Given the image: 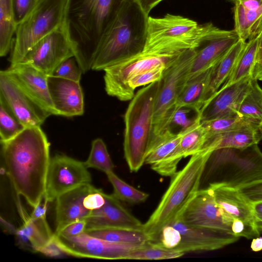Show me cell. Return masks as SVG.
<instances>
[{"mask_svg":"<svg viewBox=\"0 0 262 262\" xmlns=\"http://www.w3.org/2000/svg\"><path fill=\"white\" fill-rule=\"evenodd\" d=\"M1 144L6 173L16 194L34 208L43 199L51 160L45 133L40 127H25Z\"/></svg>","mask_w":262,"mask_h":262,"instance_id":"6da1fadb","label":"cell"},{"mask_svg":"<svg viewBox=\"0 0 262 262\" xmlns=\"http://www.w3.org/2000/svg\"><path fill=\"white\" fill-rule=\"evenodd\" d=\"M125 0H66L62 25L83 73L92 69L100 40Z\"/></svg>","mask_w":262,"mask_h":262,"instance_id":"7a4b0ae2","label":"cell"},{"mask_svg":"<svg viewBox=\"0 0 262 262\" xmlns=\"http://www.w3.org/2000/svg\"><path fill=\"white\" fill-rule=\"evenodd\" d=\"M148 17L137 0H125L100 40L91 70H103L141 52Z\"/></svg>","mask_w":262,"mask_h":262,"instance_id":"3957f363","label":"cell"},{"mask_svg":"<svg viewBox=\"0 0 262 262\" xmlns=\"http://www.w3.org/2000/svg\"><path fill=\"white\" fill-rule=\"evenodd\" d=\"M199 42L198 37L187 36L146 43L141 52L103 70L106 93L121 101L130 100L134 96L128 85L131 78L153 68H167L185 51L197 48Z\"/></svg>","mask_w":262,"mask_h":262,"instance_id":"277c9868","label":"cell"},{"mask_svg":"<svg viewBox=\"0 0 262 262\" xmlns=\"http://www.w3.org/2000/svg\"><path fill=\"white\" fill-rule=\"evenodd\" d=\"M212 152L208 148L202 149L192 155L185 166L171 177L169 185L157 207L144 224L143 229L150 238L181 215L196 195Z\"/></svg>","mask_w":262,"mask_h":262,"instance_id":"5b68a950","label":"cell"},{"mask_svg":"<svg viewBox=\"0 0 262 262\" xmlns=\"http://www.w3.org/2000/svg\"><path fill=\"white\" fill-rule=\"evenodd\" d=\"M161 79L140 89L130 100L124 115V157L131 172L145 163L152 138L155 104Z\"/></svg>","mask_w":262,"mask_h":262,"instance_id":"8992f818","label":"cell"},{"mask_svg":"<svg viewBox=\"0 0 262 262\" xmlns=\"http://www.w3.org/2000/svg\"><path fill=\"white\" fill-rule=\"evenodd\" d=\"M239 237L223 230L187 224L181 215L166 225L150 242L168 249L182 252L212 251L236 242Z\"/></svg>","mask_w":262,"mask_h":262,"instance_id":"52a82bcc","label":"cell"},{"mask_svg":"<svg viewBox=\"0 0 262 262\" xmlns=\"http://www.w3.org/2000/svg\"><path fill=\"white\" fill-rule=\"evenodd\" d=\"M66 3V0H40L17 25L9 59L10 65L21 62L38 41L62 26Z\"/></svg>","mask_w":262,"mask_h":262,"instance_id":"ba28073f","label":"cell"},{"mask_svg":"<svg viewBox=\"0 0 262 262\" xmlns=\"http://www.w3.org/2000/svg\"><path fill=\"white\" fill-rule=\"evenodd\" d=\"M196 48L185 51L164 71L155 104L151 141L166 129L177 108L178 99L189 79Z\"/></svg>","mask_w":262,"mask_h":262,"instance_id":"9c48e42d","label":"cell"},{"mask_svg":"<svg viewBox=\"0 0 262 262\" xmlns=\"http://www.w3.org/2000/svg\"><path fill=\"white\" fill-rule=\"evenodd\" d=\"M214 150L210 157V163L215 165L222 162L229 163L231 169L222 184L237 188L262 180V152L257 144L239 150L227 148Z\"/></svg>","mask_w":262,"mask_h":262,"instance_id":"30bf717a","label":"cell"},{"mask_svg":"<svg viewBox=\"0 0 262 262\" xmlns=\"http://www.w3.org/2000/svg\"><path fill=\"white\" fill-rule=\"evenodd\" d=\"M53 242L62 253L68 255L101 259H125L129 253L141 246L109 242L85 232L73 237L54 234Z\"/></svg>","mask_w":262,"mask_h":262,"instance_id":"8fae6325","label":"cell"},{"mask_svg":"<svg viewBox=\"0 0 262 262\" xmlns=\"http://www.w3.org/2000/svg\"><path fill=\"white\" fill-rule=\"evenodd\" d=\"M84 163L63 155L51 158L44 201L53 202L62 194L81 185L91 183V176Z\"/></svg>","mask_w":262,"mask_h":262,"instance_id":"7c38bea8","label":"cell"},{"mask_svg":"<svg viewBox=\"0 0 262 262\" xmlns=\"http://www.w3.org/2000/svg\"><path fill=\"white\" fill-rule=\"evenodd\" d=\"M0 101L25 127H40L51 116L4 70L0 72Z\"/></svg>","mask_w":262,"mask_h":262,"instance_id":"4fadbf2b","label":"cell"},{"mask_svg":"<svg viewBox=\"0 0 262 262\" xmlns=\"http://www.w3.org/2000/svg\"><path fill=\"white\" fill-rule=\"evenodd\" d=\"M74 56L72 44L61 26L38 41L21 62L49 76L62 62Z\"/></svg>","mask_w":262,"mask_h":262,"instance_id":"5bb4252c","label":"cell"},{"mask_svg":"<svg viewBox=\"0 0 262 262\" xmlns=\"http://www.w3.org/2000/svg\"><path fill=\"white\" fill-rule=\"evenodd\" d=\"M181 215L188 225L232 233L231 226L234 219L217 204L208 188L199 189Z\"/></svg>","mask_w":262,"mask_h":262,"instance_id":"9a60e30c","label":"cell"},{"mask_svg":"<svg viewBox=\"0 0 262 262\" xmlns=\"http://www.w3.org/2000/svg\"><path fill=\"white\" fill-rule=\"evenodd\" d=\"M239 39L234 29L228 31L215 27L203 38L196 48L189 79L214 66Z\"/></svg>","mask_w":262,"mask_h":262,"instance_id":"2e32d148","label":"cell"},{"mask_svg":"<svg viewBox=\"0 0 262 262\" xmlns=\"http://www.w3.org/2000/svg\"><path fill=\"white\" fill-rule=\"evenodd\" d=\"M252 78L251 75L221 88L202 106L201 121L238 114L239 106L251 87Z\"/></svg>","mask_w":262,"mask_h":262,"instance_id":"e0dca14e","label":"cell"},{"mask_svg":"<svg viewBox=\"0 0 262 262\" xmlns=\"http://www.w3.org/2000/svg\"><path fill=\"white\" fill-rule=\"evenodd\" d=\"M4 71L51 115H57L49 93L48 75L24 62L10 65Z\"/></svg>","mask_w":262,"mask_h":262,"instance_id":"ac0fdd59","label":"cell"},{"mask_svg":"<svg viewBox=\"0 0 262 262\" xmlns=\"http://www.w3.org/2000/svg\"><path fill=\"white\" fill-rule=\"evenodd\" d=\"M105 202L86 219L85 231L106 228H124L143 229L144 224L133 215L113 194L105 193Z\"/></svg>","mask_w":262,"mask_h":262,"instance_id":"d6986e66","label":"cell"},{"mask_svg":"<svg viewBox=\"0 0 262 262\" xmlns=\"http://www.w3.org/2000/svg\"><path fill=\"white\" fill-rule=\"evenodd\" d=\"M207 140V133L201 119L183 132L179 143L173 150L161 162L151 165L152 170L164 177H171L177 172L182 158L201 151Z\"/></svg>","mask_w":262,"mask_h":262,"instance_id":"ffe728a7","label":"cell"},{"mask_svg":"<svg viewBox=\"0 0 262 262\" xmlns=\"http://www.w3.org/2000/svg\"><path fill=\"white\" fill-rule=\"evenodd\" d=\"M48 84L57 115L71 117L83 115L84 97L80 82L49 75Z\"/></svg>","mask_w":262,"mask_h":262,"instance_id":"44dd1931","label":"cell"},{"mask_svg":"<svg viewBox=\"0 0 262 262\" xmlns=\"http://www.w3.org/2000/svg\"><path fill=\"white\" fill-rule=\"evenodd\" d=\"M97 189L91 183L85 184L62 194L56 199L55 234L73 222L86 220L92 211L84 207V199Z\"/></svg>","mask_w":262,"mask_h":262,"instance_id":"7402d4cb","label":"cell"},{"mask_svg":"<svg viewBox=\"0 0 262 262\" xmlns=\"http://www.w3.org/2000/svg\"><path fill=\"white\" fill-rule=\"evenodd\" d=\"M205 24L200 25L190 18L167 14L162 17L149 16L146 43L168 38H182L201 31Z\"/></svg>","mask_w":262,"mask_h":262,"instance_id":"603a6c76","label":"cell"},{"mask_svg":"<svg viewBox=\"0 0 262 262\" xmlns=\"http://www.w3.org/2000/svg\"><path fill=\"white\" fill-rule=\"evenodd\" d=\"M208 188L217 204L227 214L233 219L256 226L252 204L236 188L226 186L219 182L211 183Z\"/></svg>","mask_w":262,"mask_h":262,"instance_id":"cb8c5ba5","label":"cell"},{"mask_svg":"<svg viewBox=\"0 0 262 262\" xmlns=\"http://www.w3.org/2000/svg\"><path fill=\"white\" fill-rule=\"evenodd\" d=\"M234 31L239 39L248 41L262 35V0H236Z\"/></svg>","mask_w":262,"mask_h":262,"instance_id":"d4e9b609","label":"cell"},{"mask_svg":"<svg viewBox=\"0 0 262 262\" xmlns=\"http://www.w3.org/2000/svg\"><path fill=\"white\" fill-rule=\"evenodd\" d=\"M19 204L18 209L23 224L16 230L15 233L21 244L29 245L33 251L41 252L53 242L54 233L50 229L46 217L28 216Z\"/></svg>","mask_w":262,"mask_h":262,"instance_id":"484cf974","label":"cell"},{"mask_svg":"<svg viewBox=\"0 0 262 262\" xmlns=\"http://www.w3.org/2000/svg\"><path fill=\"white\" fill-rule=\"evenodd\" d=\"M261 139L260 127L248 126L213 135L207 139L203 148L212 151L224 148L242 150L257 144Z\"/></svg>","mask_w":262,"mask_h":262,"instance_id":"4316f807","label":"cell"},{"mask_svg":"<svg viewBox=\"0 0 262 262\" xmlns=\"http://www.w3.org/2000/svg\"><path fill=\"white\" fill-rule=\"evenodd\" d=\"M246 43L239 39L228 52L212 67L203 105L220 89L231 74Z\"/></svg>","mask_w":262,"mask_h":262,"instance_id":"83f0119b","label":"cell"},{"mask_svg":"<svg viewBox=\"0 0 262 262\" xmlns=\"http://www.w3.org/2000/svg\"><path fill=\"white\" fill-rule=\"evenodd\" d=\"M261 41L262 35H260L247 41L232 73L221 88L228 86L252 75Z\"/></svg>","mask_w":262,"mask_h":262,"instance_id":"f1b7e54d","label":"cell"},{"mask_svg":"<svg viewBox=\"0 0 262 262\" xmlns=\"http://www.w3.org/2000/svg\"><path fill=\"white\" fill-rule=\"evenodd\" d=\"M211 68L189 79L180 94L177 106H188L201 112Z\"/></svg>","mask_w":262,"mask_h":262,"instance_id":"f546056e","label":"cell"},{"mask_svg":"<svg viewBox=\"0 0 262 262\" xmlns=\"http://www.w3.org/2000/svg\"><path fill=\"white\" fill-rule=\"evenodd\" d=\"M89 235L109 242L142 246L150 241L144 229L106 228L85 231Z\"/></svg>","mask_w":262,"mask_h":262,"instance_id":"4dcf8cb0","label":"cell"},{"mask_svg":"<svg viewBox=\"0 0 262 262\" xmlns=\"http://www.w3.org/2000/svg\"><path fill=\"white\" fill-rule=\"evenodd\" d=\"M16 24L13 0H0V56L12 50Z\"/></svg>","mask_w":262,"mask_h":262,"instance_id":"1f68e13d","label":"cell"},{"mask_svg":"<svg viewBox=\"0 0 262 262\" xmlns=\"http://www.w3.org/2000/svg\"><path fill=\"white\" fill-rule=\"evenodd\" d=\"M183 132L174 133L167 129L151 141L145 163L150 165L164 160L176 147Z\"/></svg>","mask_w":262,"mask_h":262,"instance_id":"d6a6232c","label":"cell"},{"mask_svg":"<svg viewBox=\"0 0 262 262\" xmlns=\"http://www.w3.org/2000/svg\"><path fill=\"white\" fill-rule=\"evenodd\" d=\"M201 123L206 131L207 139L221 133L248 126L260 127L262 124L259 121L243 117L238 114L201 121Z\"/></svg>","mask_w":262,"mask_h":262,"instance_id":"836d02e7","label":"cell"},{"mask_svg":"<svg viewBox=\"0 0 262 262\" xmlns=\"http://www.w3.org/2000/svg\"><path fill=\"white\" fill-rule=\"evenodd\" d=\"M257 81L253 77L251 87L244 98L238 114L262 123V89Z\"/></svg>","mask_w":262,"mask_h":262,"instance_id":"e575fe53","label":"cell"},{"mask_svg":"<svg viewBox=\"0 0 262 262\" xmlns=\"http://www.w3.org/2000/svg\"><path fill=\"white\" fill-rule=\"evenodd\" d=\"M114 189V196L120 201L130 204H139L145 202L149 194L126 183L119 178L114 171L106 173Z\"/></svg>","mask_w":262,"mask_h":262,"instance_id":"d590c367","label":"cell"},{"mask_svg":"<svg viewBox=\"0 0 262 262\" xmlns=\"http://www.w3.org/2000/svg\"><path fill=\"white\" fill-rule=\"evenodd\" d=\"M185 253L176 251L159 246L148 242L129 253L125 259L156 260L180 257Z\"/></svg>","mask_w":262,"mask_h":262,"instance_id":"8d00e7d4","label":"cell"},{"mask_svg":"<svg viewBox=\"0 0 262 262\" xmlns=\"http://www.w3.org/2000/svg\"><path fill=\"white\" fill-rule=\"evenodd\" d=\"M84 163L87 168L97 169L105 173L114 171L115 167L106 146L100 138L93 141L89 156Z\"/></svg>","mask_w":262,"mask_h":262,"instance_id":"74e56055","label":"cell"},{"mask_svg":"<svg viewBox=\"0 0 262 262\" xmlns=\"http://www.w3.org/2000/svg\"><path fill=\"white\" fill-rule=\"evenodd\" d=\"M201 119V112L188 106H177L166 129L171 132L178 129V133L183 132Z\"/></svg>","mask_w":262,"mask_h":262,"instance_id":"f35d334b","label":"cell"},{"mask_svg":"<svg viewBox=\"0 0 262 262\" xmlns=\"http://www.w3.org/2000/svg\"><path fill=\"white\" fill-rule=\"evenodd\" d=\"M6 105L0 101V137L1 142L9 140L25 128Z\"/></svg>","mask_w":262,"mask_h":262,"instance_id":"ab89813d","label":"cell"},{"mask_svg":"<svg viewBox=\"0 0 262 262\" xmlns=\"http://www.w3.org/2000/svg\"><path fill=\"white\" fill-rule=\"evenodd\" d=\"M165 69L166 68L163 67L153 68L131 78L128 81L131 93L135 95L134 92L137 88L160 80Z\"/></svg>","mask_w":262,"mask_h":262,"instance_id":"60d3db41","label":"cell"},{"mask_svg":"<svg viewBox=\"0 0 262 262\" xmlns=\"http://www.w3.org/2000/svg\"><path fill=\"white\" fill-rule=\"evenodd\" d=\"M83 73L75 57H72L62 62L51 75L80 82Z\"/></svg>","mask_w":262,"mask_h":262,"instance_id":"b9f144b4","label":"cell"},{"mask_svg":"<svg viewBox=\"0 0 262 262\" xmlns=\"http://www.w3.org/2000/svg\"><path fill=\"white\" fill-rule=\"evenodd\" d=\"M40 0H13L14 18L16 25L34 9Z\"/></svg>","mask_w":262,"mask_h":262,"instance_id":"7bdbcfd3","label":"cell"},{"mask_svg":"<svg viewBox=\"0 0 262 262\" xmlns=\"http://www.w3.org/2000/svg\"><path fill=\"white\" fill-rule=\"evenodd\" d=\"M236 188L251 204L262 201V180Z\"/></svg>","mask_w":262,"mask_h":262,"instance_id":"ee69618b","label":"cell"},{"mask_svg":"<svg viewBox=\"0 0 262 262\" xmlns=\"http://www.w3.org/2000/svg\"><path fill=\"white\" fill-rule=\"evenodd\" d=\"M105 202V193L99 189L88 194L83 200V205L87 209L93 211L102 207Z\"/></svg>","mask_w":262,"mask_h":262,"instance_id":"f6af8a7d","label":"cell"},{"mask_svg":"<svg viewBox=\"0 0 262 262\" xmlns=\"http://www.w3.org/2000/svg\"><path fill=\"white\" fill-rule=\"evenodd\" d=\"M86 222L85 220L73 222L64 227L57 235L64 237L77 236L85 231ZM55 234V233H54Z\"/></svg>","mask_w":262,"mask_h":262,"instance_id":"bcb514c9","label":"cell"},{"mask_svg":"<svg viewBox=\"0 0 262 262\" xmlns=\"http://www.w3.org/2000/svg\"><path fill=\"white\" fill-rule=\"evenodd\" d=\"M47 204L48 202L45 201L43 203H41V202L39 203L33 208V210L30 216L32 218L46 217Z\"/></svg>","mask_w":262,"mask_h":262,"instance_id":"7dc6e473","label":"cell"},{"mask_svg":"<svg viewBox=\"0 0 262 262\" xmlns=\"http://www.w3.org/2000/svg\"><path fill=\"white\" fill-rule=\"evenodd\" d=\"M163 0H137L143 10L149 15L151 10Z\"/></svg>","mask_w":262,"mask_h":262,"instance_id":"c3c4849f","label":"cell"},{"mask_svg":"<svg viewBox=\"0 0 262 262\" xmlns=\"http://www.w3.org/2000/svg\"><path fill=\"white\" fill-rule=\"evenodd\" d=\"M253 214L256 226L262 224V201L252 204Z\"/></svg>","mask_w":262,"mask_h":262,"instance_id":"681fc988","label":"cell"},{"mask_svg":"<svg viewBox=\"0 0 262 262\" xmlns=\"http://www.w3.org/2000/svg\"><path fill=\"white\" fill-rule=\"evenodd\" d=\"M41 253L49 256H57L62 253L60 250L56 246L53 242L52 244L44 248Z\"/></svg>","mask_w":262,"mask_h":262,"instance_id":"f907efd6","label":"cell"},{"mask_svg":"<svg viewBox=\"0 0 262 262\" xmlns=\"http://www.w3.org/2000/svg\"><path fill=\"white\" fill-rule=\"evenodd\" d=\"M251 248L252 251L258 252L262 250V237H257L256 238H253L251 244Z\"/></svg>","mask_w":262,"mask_h":262,"instance_id":"816d5d0a","label":"cell"},{"mask_svg":"<svg viewBox=\"0 0 262 262\" xmlns=\"http://www.w3.org/2000/svg\"><path fill=\"white\" fill-rule=\"evenodd\" d=\"M252 76L257 80L262 81V64L255 66Z\"/></svg>","mask_w":262,"mask_h":262,"instance_id":"f5cc1de1","label":"cell"},{"mask_svg":"<svg viewBox=\"0 0 262 262\" xmlns=\"http://www.w3.org/2000/svg\"><path fill=\"white\" fill-rule=\"evenodd\" d=\"M1 220L2 224L3 225V226L5 228H6L9 231L13 232V231H15L16 232V230H15L14 227L12 225L7 222L5 220H3L2 217H1Z\"/></svg>","mask_w":262,"mask_h":262,"instance_id":"db71d44e","label":"cell"},{"mask_svg":"<svg viewBox=\"0 0 262 262\" xmlns=\"http://www.w3.org/2000/svg\"><path fill=\"white\" fill-rule=\"evenodd\" d=\"M261 64H262V42H261L259 50L258 51V53L257 55L256 65Z\"/></svg>","mask_w":262,"mask_h":262,"instance_id":"11a10c76","label":"cell"},{"mask_svg":"<svg viewBox=\"0 0 262 262\" xmlns=\"http://www.w3.org/2000/svg\"><path fill=\"white\" fill-rule=\"evenodd\" d=\"M257 228L260 232L262 231V224L258 225Z\"/></svg>","mask_w":262,"mask_h":262,"instance_id":"9f6ffc18","label":"cell"},{"mask_svg":"<svg viewBox=\"0 0 262 262\" xmlns=\"http://www.w3.org/2000/svg\"><path fill=\"white\" fill-rule=\"evenodd\" d=\"M260 130H261V134H262V124L260 126Z\"/></svg>","mask_w":262,"mask_h":262,"instance_id":"6f0895ef","label":"cell"},{"mask_svg":"<svg viewBox=\"0 0 262 262\" xmlns=\"http://www.w3.org/2000/svg\"><path fill=\"white\" fill-rule=\"evenodd\" d=\"M233 1H235L236 0H233Z\"/></svg>","mask_w":262,"mask_h":262,"instance_id":"680465c9","label":"cell"},{"mask_svg":"<svg viewBox=\"0 0 262 262\" xmlns=\"http://www.w3.org/2000/svg\"><path fill=\"white\" fill-rule=\"evenodd\" d=\"M261 42H262V41H261Z\"/></svg>","mask_w":262,"mask_h":262,"instance_id":"91938a15","label":"cell"}]
</instances>
